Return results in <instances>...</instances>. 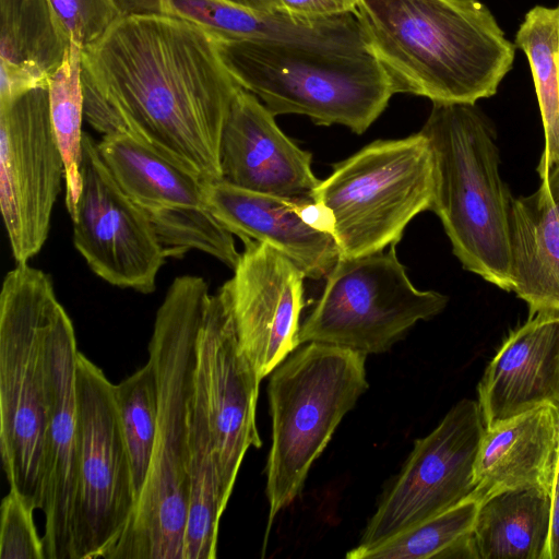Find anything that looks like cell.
Wrapping results in <instances>:
<instances>
[{"mask_svg":"<svg viewBox=\"0 0 559 559\" xmlns=\"http://www.w3.org/2000/svg\"><path fill=\"white\" fill-rule=\"evenodd\" d=\"M84 118L123 133L194 174L222 180L221 138L241 87L216 39L164 14L121 16L82 50Z\"/></svg>","mask_w":559,"mask_h":559,"instance_id":"cell-1","label":"cell"},{"mask_svg":"<svg viewBox=\"0 0 559 559\" xmlns=\"http://www.w3.org/2000/svg\"><path fill=\"white\" fill-rule=\"evenodd\" d=\"M357 16L399 93L475 104L513 66L516 46L478 0H357Z\"/></svg>","mask_w":559,"mask_h":559,"instance_id":"cell-2","label":"cell"},{"mask_svg":"<svg viewBox=\"0 0 559 559\" xmlns=\"http://www.w3.org/2000/svg\"><path fill=\"white\" fill-rule=\"evenodd\" d=\"M209 297L204 278L181 275L157 309L148 344L157 388L155 450L128 530L109 559H182L195 343Z\"/></svg>","mask_w":559,"mask_h":559,"instance_id":"cell-3","label":"cell"},{"mask_svg":"<svg viewBox=\"0 0 559 559\" xmlns=\"http://www.w3.org/2000/svg\"><path fill=\"white\" fill-rule=\"evenodd\" d=\"M436 165L431 206L463 267L512 292L509 218L512 197L499 171L489 121L475 104L433 103L420 130Z\"/></svg>","mask_w":559,"mask_h":559,"instance_id":"cell-4","label":"cell"},{"mask_svg":"<svg viewBox=\"0 0 559 559\" xmlns=\"http://www.w3.org/2000/svg\"><path fill=\"white\" fill-rule=\"evenodd\" d=\"M216 41L236 82L274 116L302 115L316 124H341L361 134L399 93L371 49L262 39Z\"/></svg>","mask_w":559,"mask_h":559,"instance_id":"cell-5","label":"cell"},{"mask_svg":"<svg viewBox=\"0 0 559 559\" xmlns=\"http://www.w3.org/2000/svg\"><path fill=\"white\" fill-rule=\"evenodd\" d=\"M61 304L50 277L17 263L0 294V454L11 489L36 510L44 498L49 416L47 341Z\"/></svg>","mask_w":559,"mask_h":559,"instance_id":"cell-6","label":"cell"},{"mask_svg":"<svg viewBox=\"0 0 559 559\" xmlns=\"http://www.w3.org/2000/svg\"><path fill=\"white\" fill-rule=\"evenodd\" d=\"M366 355L310 342L273 371L267 393L272 444L266 463L269 528L299 495L312 463L369 384Z\"/></svg>","mask_w":559,"mask_h":559,"instance_id":"cell-7","label":"cell"},{"mask_svg":"<svg viewBox=\"0 0 559 559\" xmlns=\"http://www.w3.org/2000/svg\"><path fill=\"white\" fill-rule=\"evenodd\" d=\"M435 156L421 133L377 140L332 166L314 201L341 257L354 258L395 246L409 222L431 210Z\"/></svg>","mask_w":559,"mask_h":559,"instance_id":"cell-8","label":"cell"},{"mask_svg":"<svg viewBox=\"0 0 559 559\" xmlns=\"http://www.w3.org/2000/svg\"><path fill=\"white\" fill-rule=\"evenodd\" d=\"M300 325V344L318 342L365 354L388 352L420 320L447 307L448 297L417 289L389 250L341 257Z\"/></svg>","mask_w":559,"mask_h":559,"instance_id":"cell-9","label":"cell"},{"mask_svg":"<svg viewBox=\"0 0 559 559\" xmlns=\"http://www.w3.org/2000/svg\"><path fill=\"white\" fill-rule=\"evenodd\" d=\"M76 401L80 451L73 559H109L128 530L135 496L114 383L81 352Z\"/></svg>","mask_w":559,"mask_h":559,"instance_id":"cell-10","label":"cell"},{"mask_svg":"<svg viewBox=\"0 0 559 559\" xmlns=\"http://www.w3.org/2000/svg\"><path fill=\"white\" fill-rule=\"evenodd\" d=\"M66 167L49 112L48 87L0 106V207L12 255L27 263L43 248Z\"/></svg>","mask_w":559,"mask_h":559,"instance_id":"cell-11","label":"cell"},{"mask_svg":"<svg viewBox=\"0 0 559 559\" xmlns=\"http://www.w3.org/2000/svg\"><path fill=\"white\" fill-rule=\"evenodd\" d=\"M485 429L477 401L463 399L429 435L416 440L358 546L378 545L469 499Z\"/></svg>","mask_w":559,"mask_h":559,"instance_id":"cell-12","label":"cell"},{"mask_svg":"<svg viewBox=\"0 0 559 559\" xmlns=\"http://www.w3.org/2000/svg\"><path fill=\"white\" fill-rule=\"evenodd\" d=\"M260 381L240 347L226 282L204 308L193 381L207 417L225 508L245 454L262 445L255 424Z\"/></svg>","mask_w":559,"mask_h":559,"instance_id":"cell-13","label":"cell"},{"mask_svg":"<svg viewBox=\"0 0 559 559\" xmlns=\"http://www.w3.org/2000/svg\"><path fill=\"white\" fill-rule=\"evenodd\" d=\"M82 190L73 214V243L90 269L120 288L151 294L166 261L153 223L115 180L97 143L83 132Z\"/></svg>","mask_w":559,"mask_h":559,"instance_id":"cell-14","label":"cell"},{"mask_svg":"<svg viewBox=\"0 0 559 559\" xmlns=\"http://www.w3.org/2000/svg\"><path fill=\"white\" fill-rule=\"evenodd\" d=\"M242 241L245 250L227 283L240 347L262 380L300 345L306 276L273 247Z\"/></svg>","mask_w":559,"mask_h":559,"instance_id":"cell-15","label":"cell"},{"mask_svg":"<svg viewBox=\"0 0 559 559\" xmlns=\"http://www.w3.org/2000/svg\"><path fill=\"white\" fill-rule=\"evenodd\" d=\"M78 345L70 317L56 312L47 341L49 416L44 454L46 559H73L80 427L76 401Z\"/></svg>","mask_w":559,"mask_h":559,"instance_id":"cell-16","label":"cell"},{"mask_svg":"<svg viewBox=\"0 0 559 559\" xmlns=\"http://www.w3.org/2000/svg\"><path fill=\"white\" fill-rule=\"evenodd\" d=\"M222 180L235 187L287 199L314 200L320 183L311 153L277 126L275 116L240 87L221 138Z\"/></svg>","mask_w":559,"mask_h":559,"instance_id":"cell-17","label":"cell"},{"mask_svg":"<svg viewBox=\"0 0 559 559\" xmlns=\"http://www.w3.org/2000/svg\"><path fill=\"white\" fill-rule=\"evenodd\" d=\"M206 204L234 235L273 247L306 278H325L341 258L314 200L275 197L218 180L206 185Z\"/></svg>","mask_w":559,"mask_h":559,"instance_id":"cell-18","label":"cell"},{"mask_svg":"<svg viewBox=\"0 0 559 559\" xmlns=\"http://www.w3.org/2000/svg\"><path fill=\"white\" fill-rule=\"evenodd\" d=\"M477 393L486 429L539 406L559 408V313H537L512 331Z\"/></svg>","mask_w":559,"mask_h":559,"instance_id":"cell-19","label":"cell"},{"mask_svg":"<svg viewBox=\"0 0 559 559\" xmlns=\"http://www.w3.org/2000/svg\"><path fill=\"white\" fill-rule=\"evenodd\" d=\"M559 464V408L544 405L485 429L471 499L535 488L552 495Z\"/></svg>","mask_w":559,"mask_h":559,"instance_id":"cell-20","label":"cell"},{"mask_svg":"<svg viewBox=\"0 0 559 559\" xmlns=\"http://www.w3.org/2000/svg\"><path fill=\"white\" fill-rule=\"evenodd\" d=\"M540 178L531 195L512 198L509 218L512 292L526 302L528 317L559 313V207Z\"/></svg>","mask_w":559,"mask_h":559,"instance_id":"cell-21","label":"cell"},{"mask_svg":"<svg viewBox=\"0 0 559 559\" xmlns=\"http://www.w3.org/2000/svg\"><path fill=\"white\" fill-rule=\"evenodd\" d=\"M70 45L48 0H0V106L48 87Z\"/></svg>","mask_w":559,"mask_h":559,"instance_id":"cell-22","label":"cell"},{"mask_svg":"<svg viewBox=\"0 0 559 559\" xmlns=\"http://www.w3.org/2000/svg\"><path fill=\"white\" fill-rule=\"evenodd\" d=\"M552 495L535 488L479 503L471 534L474 559H550Z\"/></svg>","mask_w":559,"mask_h":559,"instance_id":"cell-23","label":"cell"},{"mask_svg":"<svg viewBox=\"0 0 559 559\" xmlns=\"http://www.w3.org/2000/svg\"><path fill=\"white\" fill-rule=\"evenodd\" d=\"M97 146L120 188L147 212L174 206H207L209 182L134 138L123 133L107 134Z\"/></svg>","mask_w":559,"mask_h":559,"instance_id":"cell-24","label":"cell"},{"mask_svg":"<svg viewBox=\"0 0 559 559\" xmlns=\"http://www.w3.org/2000/svg\"><path fill=\"white\" fill-rule=\"evenodd\" d=\"M188 507L182 559H215L222 501L213 441L204 406L192 391L187 439Z\"/></svg>","mask_w":559,"mask_h":559,"instance_id":"cell-25","label":"cell"},{"mask_svg":"<svg viewBox=\"0 0 559 559\" xmlns=\"http://www.w3.org/2000/svg\"><path fill=\"white\" fill-rule=\"evenodd\" d=\"M515 46L527 57L544 127L537 173L548 176L559 164V4L532 8L518 29Z\"/></svg>","mask_w":559,"mask_h":559,"instance_id":"cell-26","label":"cell"},{"mask_svg":"<svg viewBox=\"0 0 559 559\" xmlns=\"http://www.w3.org/2000/svg\"><path fill=\"white\" fill-rule=\"evenodd\" d=\"M479 503H461L371 547H355L348 559H474L471 534Z\"/></svg>","mask_w":559,"mask_h":559,"instance_id":"cell-27","label":"cell"},{"mask_svg":"<svg viewBox=\"0 0 559 559\" xmlns=\"http://www.w3.org/2000/svg\"><path fill=\"white\" fill-rule=\"evenodd\" d=\"M82 50L71 41L61 66L48 81L50 120L64 162L66 206L70 216L82 190Z\"/></svg>","mask_w":559,"mask_h":559,"instance_id":"cell-28","label":"cell"},{"mask_svg":"<svg viewBox=\"0 0 559 559\" xmlns=\"http://www.w3.org/2000/svg\"><path fill=\"white\" fill-rule=\"evenodd\" d=\"M120 430L130 462L135 506L145 486L157 436V388L151 362L114 384Z\"/></svg>","mask_w":559,"mask_h":559,"instance_id":"cell-29","label":"cell"},{"mask_svg":"<svg viewBox=\"0 0 559 559\" xmlns=\"http://www.w3.org/2000/svg\"><path fill=\"white\" fill-rule=\"evenodd\" d=\"M167 258L203 251L234 270L240 260L234 234L207 206H174L147 212Z\"/></svg>","mask_w":559,"mask_h":559,"instance_id":"cell-30","label":"cell"},{"mask_svg":"<svg viewBox=\"0 0 559 559\" xmlns=\"http://www.w3.org/2000/svg\"><path fill=\"white\" fill-rule=\"evenodd\" d=\"M138 14H164L188 21L216 40L252 39L261 11L224 0H147Z\"/></svg>","mask_w":559,"mask_h":559,"instance_id":"cell-31","label":"cell"},{"mask_svg":"<svg viewBox=\"0 0 559 559\" xmlns=\"http://www.w3.org/2000/svg\"><path fill=\"white\" fill-rule=\"evenodd\" d=\"M35 510L10 488L0 508L1 559H46L43 537H39L34 522Z\"/></svg>","mask_w":559,"mask_h":559,"instance_id":"cell-32","label":"cell"},{"mask_svg":"<svg viewBox=\"0 0 559 559\" xmlns=\"http://www.w3.org/2000/svg\"><path fill=\"white\" fill-rule=\"evenodd\" d=\"M71 41L82 49L97 41L121 16L116 0H48Z\"/></svg>","mask_w":559,"mask_h":559,"instance_id":"cell-33","label":"cell"},{"mask_svg":"<svg viewBox=\"0 0 559 559\" xmlns=\"http://www.w3.org/2000/svg\"><path fill=\"white\" fill-rule=\"evenodd\" d=\"M280 9L307 16L357 12V0H277Z\"/></svg>","mask_w":559,"mask_h":559,"instance_id":"cell-34","label":"cell"},{"mask_svg":"<svg viewBox=\"0 0 559 559\" xmlns=\"http://www.w3.org/2000/svg\"><path fill=\"white\" fill-rule=\"evenodd\" d=\"M122 15L138 14L147 0H116ZM243 8L259 11H278L277 0H224Z\"/></svg>","mask_w":559,"mask_h":559,"instance_id":"cell-35","label":"cell"},{"mask_svg":"<svg viewBox=\"0 0 559 559\" xmlns=\"http://www.w3.org/2000/svg\"><path fill=\"white\" fill-rule=\"evenodd\" d=\"M550 559H559V464L552 490V526L550 536Z\"/></svg>","mask_w":559,"mask_h":559,"instance_id":"cell-36","label":"cell"},{"mask_svg":"<svg viewBox=\"0 0 559 559\" xmlns=\"http://www.w3.org/2000/svg\"><path fill=\"white\" fill-rule=\"evenodd\" d=\"M547 180L552 199L559 207V164L550 170Z\"/></svg>","mask_w":559,"mask_h":559,"instance_id":"cell-37","label":"cell"}]
</instances>
